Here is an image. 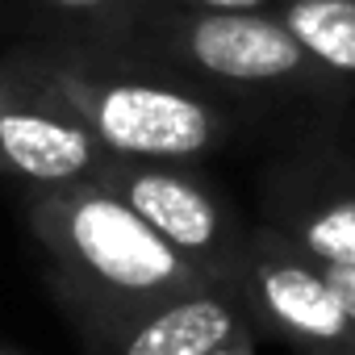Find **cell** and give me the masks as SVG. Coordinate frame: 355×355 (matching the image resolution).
Returning <instances> with one entry per match:
<instances>
[{
  "label": "cell",
  "mask_w": 355,
  "mask_h": 355,
  "mask_svg": "<svg viewBox=\"0 0 355 355\" xmlns=\"http://www.w3.org/2000/svg\"><path fill=\"white\" fill-rule=\"evenodd\" d=\"M96 184L121 197L150 230H159L201 276L230 284L239 276L251 226L239 209L193 171V163L175 159H121L109 155Z\"/></svg>",
  "instance_id": "277c9868"
},
{
  "label": "cell",
  "mask_w": 355,
  "mask_h": 355,
  "mask_svg": "<svg viewBox=\"0 0 355 355\" xmlns=\"http://www.w3.org/2000/svg\"><path fill=\"white\" fill-rule=\"evenodd\" d=\"M9 59L63 101L109 155L197 163L230 138V113L214 88L130 46L71 38L21 46Z\"/></svg>",
  "instance_id": "7a4b0ae2"
},
{
  "label": "cell",
  "mask_w": 355,
  "mask_h": 355,
  "mask_svg": "<svg viewBox=\"0 0 355 355\" xmlns=\"http://www.w3.org/2000/svg\"><path fill=\"white\" fill-rule=\"evenodd\" d=\"M42 5L84 30V38L96 42H121L130 26L159 0H42Z\"/></svg>",
  "instance_id": "30bf717a"
},
{
  "label": "cell",
  "mask_w": 355,
  "mask_h": 355,
  "mask_svg": "<svg viewBox=\"0 0 355 355\" xmlns=\"http://www.w3.org/2000/svg\"><path fill=\"white\" fill-rule=\"evenodd\" d=\"M259 226L322 268L355 263V155L305 146L276 159L263 175Z\"/></svg>",
  "instance_id": "8992f818"
},
{
  "label": "cell",
  "mask_w": 355,
  "mask_h": 355,
  "mask_svg": "<svg viewBox=\"0 0 355 355\" xmlns=\"http://www.w3.org/2000/svg\"><path fill=\"white\" fill-rule=\"evenodd\" d=\"M234 293L247 322L297 355H355V322L326 268L268 226H251Z\"/></svg>",
  "instance_id": "5b68a950"
},
{
  "label": "cell",
  "mask_w": 355,
  "mask_h": 355,
  "mask_svg": "<svg viewBox=\"0 0 355 355\" xmlns=\"http://www.w3.org/2000/svg\"><path fill=\"white\" fill-rule=\"evenodd\" d=\"M117 46L150 55L184 71L189 80L230 96L326 101L347 92L297 46V38L272 13H222L159 0L130 26V34Z\"/></svg>",
  "instance_id": "3957f363"
},
{
  "label": "cell",
  "mask_w": 355,
  "mask_h": 355,
  "mask_svg": "<svg viewBox=\"0 0 355 355\" xmlns=\"http://www.w3.org/2000/svg\"><path fill=\"white\" fill-rule=\"evenodd\" d=\"M189 9H222V13H272L276 0H175Z\"/></svg>",
  "instance_id": "8fae6325"
},
{
  "label": "cell",
  "mask_w": 355,
  "mask_h": 355,
  "mask_svg": "<svg viewBox=\"0 0 355 355\" xmlns=\"http://www.w3.org/2000/svg\"><path fill=\"white\" fill-rule=\"evenodd\" d=\"M326 276H330V284L338 288V297H343V305H347V313H351V322H355V263L326 268Z\"/></svg>",
  "instance_id": "7c38bea8"
},
{
  "label": "cell",
  "mask_w": 355,
  "mask_h": 355,
  "mask_svg": "<svg viewBox=\"0 0 355 355\" xmlns=\"http://www.w3.org/2000/svg\"><path fill=\"white\" fill-rule=\"evenodd\" d=\"M239 326H247L239 293L230 284H201L138 318L101 355H209Z\"/></svg>",
  "instance_id": "ba28073f"
},
{
  "label": "cell",
  "mask_w": 355,
  "mask_h": 355,
  "mask_svg": "<svg viewBox=\"0 0 355 355\" xmlns=\"http://www.w3.org/2000/svg\"><path fill=\"white\" fill-rule=\"evenodd\" d=\"M209 355H255V334H251V322L247 326H239L222 347H214Z\"/></svg>",
  "instance_id": "4fadbf2b"
},
{
  "label": "cell",
  "mask_w": 355,
  "mask_h": 355,
  "mask_svg": "<svg viewBox=\"0 0 355 355\" xmlns=\"http://www.w3.org/2000/svg\"><path fill=\"white\" fill-rule=\"evenodd\" d=\"M26 222L46 255L51 288L92 355L150 309L214 284L96 180L30 189Z\"/></svg>",
  "instance_id": "6da1fadb"
},
{
  "label": "cell",
  "mask_w": 355,
  "mask_h": 355,
  "mask_svg": "<svg viewBox=\"0 0 355 355\" xmlns=\"http://www.w3.org/2000/svg\"><path fill=\"white\" fill-rule=\"evenodd\" d=\"M0 63L9 76V101L0 117V175H13L26 189L96 180L109 159L96 134L38 80H30L9 55Z\"/></svg>",
  "instance_id": "52a82bcc"
},
{
  "label": "cell",
  "mask_w": 355,
  "mask_h": 355,
  "mask_svg": "<svg viewBox=\"0 0 355 355\" xmlns=\"http://www.w3.org/2000/svg\"><path fill=\"white\" fill-rule=\"evenodd\" d=\"M272 17L330 80L355 84V0H276Z\"/></svg>",
  "instance_id": "9c48e42d"
},
{
  "label": "cell",
  "mask_w": 355,
  "mask_h": 355,
  "mask_svg": "<svg viewBox=\"0 0 355 355\" xmlns=\"http://www.w3.org/2000/svg\"><path fill=\"white\" fill-rule=\"evenodd\" d=\"M0 355H21V351H9V347H0Z\"/></svg>",
  "instance_id": "9a60e30c"
},
{
  "label": "cell",
  "mask_w": 355,
  "mask_h": 355,
  "mask_svg": "<svg viewBox=\"0 0 355 355\" xmlns=\"http://www.w3.org/2000/svg\"><path fill=\"white\" fill-rule=\"evenodd\" d=\"M5 101H9V76H5V63H0V117H5Z\"/></svg>",
  "instance_id": "5bb4252c"
}]
</instances>
